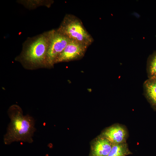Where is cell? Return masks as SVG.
Instances as JSON below:
<instances>
[{
	"instance_id": "obj_4",
	"label": "cell",
	"mask_w": 156,
	"mask_h": 156,
	"mask_svg": "<svg viewBox=\"0 0 156 156\" xmlns=\"http://www.w3.org/2000/svg\"><path fill=\"white\" fill-rule=\"evenodd\" d=\"M49 44L47 55V66H52L59 55L65 49L71 40L57 30L47 32Z\"/></svg>"
},
{
	"instance_id": "obj_5",
	"label": "cell",
	"mask_w": 156,
	"mask_h": 156,
	"mask_svg": "<svg viewBox=\"0 0 156 156\" xmlns=\"http://www.w3.org/2000/svg\"><path fill=\"white\" fill-rule=\"evenodd\" d=\"M88 47L81 42L71 40L64 50L57 57L55 64L68 62L82 57Z\"/></svg>"
},
{
	"instance_id": "obj_2",
	"label": "cell",
	"mask_w": 156,
	"mask_h": 156,
	"mask_svg": "<svg viewBox=\"0 0 156 156\" xmlns=\"http://www.w3.org/2000/svg\"><path fill=\"white\" fill-rule=\"evenodd\" d=\"M49 44L48 33L34 38L25 47L22 57L26 63L31 66H47Z\"/></svg>"
},
{
	"instance_id": "obj_6",
	"label": "cell",
	"mask_w": 156,
	"mask_h": 156,
	"mask_svg": "<svg viewBox=\"0 0 156 156\" xmlns=\"http://www.w3.org/2000/svg\"><path fill=\"white\" fill-rule=\"evenodd\" d=\"M127 134L125 127L117 124L106 129L103 133V136L114 144L126 142Z\"/></svg>"
},
{
	"instance_id": "obj_3",
	"label": "cell",
	"mask_w": 156,
	"mask_h": 156,
	"mask_svg": "<svg viewBox=\"0 0 156 156\" xmlns=\"http://www.w3.org/2000/svg\"><path fill=\"white\" fill-rule=\"evenodd\" d=\"M57 30L71 40L79 42L88 46L94 40L81 20L71 14L65 15Z\"/></svg>"
},
{
	"instance_id": "obj_8",
	"label": "cell",
	"mask_w": 156,
	"mask_h": 156,
	"mask_svg": "<svg viewBox=\"0 0 156 156\" xmlns=\"http://www.w3.org/2000/svg\"><path fill=\"white\" fill-rule=\"evenodd\" d=\"M112 145L110 141L103 136L97 140L94 144L90 156H107L112 149Z\"/></svg>"
},
{
	"instance_id": "obj_9",
	"label": "cell",
	"mask_w": 156,
	"mask_h": 156,
	"mask_svg": "<svg viewBox=\"0 0 156 156\" xmlns=\"http://www.w3.org/2000/svg\"><path fill=\"white\" fill-rule=\"evenodd\" d=\"M126 142L113 144L107 156H126L131 154Z\"/></svg>"
},
{
	"instance_id": "obj_1",
	"label": "cell",
	"mask_w": 156,
	"mask_h": 156,
	"mask_svg": "<svg viewBox=\"0 0 156 156\" xmlns=\"http://www.w3.org/2000/svg\"><path fill=\"white\" fill-rule=\"evenodd\" d=\"M8 114L10 121L3 136L5 144L20 141L32 143L36 130L34 118L28 114L24 115L21 108L16 105L10 107Z\"/></svg>"
},
{
	"instance_id": "obj_10",
	"label": "cell",
	"mask_w": 156,
	"mask_h": 156,
	"mask_svg": "<svg viewBox=\"0 0 156 156\" xmlns=\"http://www.w3.org/2000/svg\"><path fill=\"white\" fill-rule=\"evenodd\" d=\"M148 78H156V51L148 57L146 65Z\"/></svg>"
},
{
	"instance_id": "obj_7",
	"label": "cell",
	"mask_w": 156,
	"mask_h": 156,
	"mask_svg": "<svg viewBox=\"0 0 156 156\" xmlns=\"http://www.w3.org/2000/svg\"><path fill=\"white\" fill-rule=\"evenodd\" d=\"M144 94L152 108L156 111V78H148L143 84Z\"/></svg>"
}]
</instances>
